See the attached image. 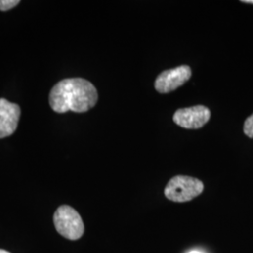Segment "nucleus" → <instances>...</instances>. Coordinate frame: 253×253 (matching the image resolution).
<instances>
[{
	"mask_svg": "<svg viewBox=\"0 0 253 253\" xmlns=\"http://www.w3.org/2000/svg\"><path fill=\"white\" fill-rule=\"evenodd\" d=\"M49 101L54 112L59 114L69 111L84 113L96 105L98 92L90 82L82 78H70L54 85Z\"/></svg>",
	"mask_w": 253,
	"mask_h": 253,
	"instance_id": "f257e3e1",
	"label": "nucleus"
},
{
	"mask_svg": "<svg viewBox=\"0 0 253 253\" xmlns=\"http://www.w3.org/2000/svg\"><path fill=\"white\" fill-rule=\"evenodd\" d=\"M202 181L186 175H176L168 182L164 194L166 198L175 203L189 202L204 191Z\"/></svg>",
	"mask_w": 253,
	"mask_h": 253,
	"instance_id": "f03ea898",
	"label": "nucleus"
},
{
	"mask_svg": "<svg viewBox=\"0 0 253 253\" xmlns=\"http://www.w3.org/2000/svg\"><path fill=\"white\" fill-rule=\"evenodd\" d=\"M54 223L57 233L70 240H78L84 233L81 216L70 206L57 208L54 215Z\"/></svg>",
	"mask_w": 253,
	"mask_h": 253,
	"instance_id": "7ed1b4c3",
	"label": "nucleus"
},
{
	"mask_svg": "<svg viewBox=\"0 0 253 253\" xmlns=\"http://www.w3.org/2000/svg\"><path fill=\"white\" fill-rule=\"evenodd\" d=\"M191 70L189 66H180L161 73L155 82V88L160 93H169L190 80Z\"/></svg>",
	"mask_w": 253,
	"mask_h": 253,
	"instance_id": "20e7f679",
	"label": "nucleus"
},
{
	"mask_svg": "<svg viewBox=\"0 0 253 253\" xmlns=\"http://www.w3.org/2000/svg\"><path fill=\"white\" fill-rule=\"evenodd\" d=\"M210 111L208 107L197 105L190 108L179 109L173 115V121L185 128H200L205 126L210 119Z\"/></svg>",
	"mask_w": 253,
	"mask_h": 253,
	"instance_id": "39448f33",
	"label": "nucleus"
},
{
	"mask_svg": "<svg viewBox=\"0 0 253 253\" xmlns=\"http://www.w3.org/2000/svg\"><path fill=\"white\" fill-rule=\"evenodd\" d=\"M21 109L18 104L0 99V138L10 136L18 126Z\"/></svg>",
	"mask_w": 253,
	"mask_h": 253,
	"instance_id": "423d86ee",
	"label": "nucleus"
},
{
	"mask_svg": "<svg viewBox=\"0 0 253 253\" xmlns=\"http://www.w3.org/2000/svg\"><path fill=\"white\" fill-rule=\"evenodd\" d=\"M20 3L19 0H0V10L7 11L13 9Z\"/></svg>",
	"mask_w": 253,
	"mask_h": 253,
	"instance_id": "0eeeda50",
	"label": "nucleus"
},
{
	"mask_svg": "<svg viewBox=\"0 0 253 253\" xmlns=\"http://www.w3.org/2000/svg\"><path fill=\"white\" fill-rule=\"evenodd\" d=\"M244 133L248 137L253 138V114L245 121Z\"/></svg>",
	"mask_w": 253,
	"mask_h": 253,
	"instance_id": "6e6552de",
	"label": "nucleus"
},
{
	"mask_svg": "<svg viewBox=\"0 0 253 253\" xmlns=\"http://www.w3.org/2000/svg\"><path fill=\"white\" fill-rule=\"evenodd\" d=\"M243 3H249V4H253V0H243Z\"/></svg>",
	"mask_w": 253,
	"mask_h": 253,
	"instance_id": "1a4fd4ad",
	"label": "nucleus"
},
{
	"mask_svg": "<svg viewBox=\"0 0 253 253\" xmlns=\"http://www.w3.org/2000/svg\"><path fill=\"white\" fill-rule=\"evenodd\" d=\"M0 253H10L9 252H7V251H5V250H0Z\"/></svg>",
	"mask_w": 253,
	"mask_h": 253,
	"instance_id": "9d476101",
	"label": "nucleus"
},
{
	"mask_svg": "<svg viewBox=\"0 0 253 253\" xmlns=\"http://www.w3.org/2000/svg\"><path fill=\"white\" fill-rule=\"evenodd\" d=\"M190 253H200V252H190Z\"/></svg>",
	"mask_w": 253,
	"mask_h": 253,
	"instance_id": "9b49d317",
	"label": "nucleus"
}]
</instances>
